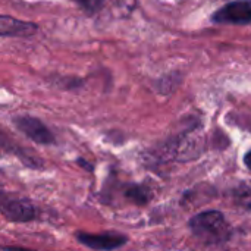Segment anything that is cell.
Returning <instances> with one entry per match:
<instances>
[{"instance_id": "6da1fadb", "label": "cell", "mask_w": 251, "mask_h": 251, "mask_svg": "<svg viewBox=\"0 0 251 251\" xmlns=\"http://www.w3.org/2000/svg\"><path fill=\"white\" fill-rule=\"evenodd\" d=\"M193 234L206 244H221L231 237L229 225L221 212L209 210L199 213L190 221Z\"/></svg>"}, {"instance_id": "7a4b0ae2", "label": "cell", "mask_w": 251, "mask_h": 251, "mask_svg": "<svg viewBox=\"0 0 251 251\" xmlns=\"http://www.w3.org/2000/svg\"><path fill=\"white\" fill-rule=\"evenodd\" d=\"M0 213L13 224H28L38 219V209L24 197L0 191Z\"/></svg>"}, {"instance_id": "3957f363", "label": "cell", "mask_w": 251, "mask_h": 251, "mask_svg": "<svg viewBox=\"0 0 251 251\" xmlns=\"http://www.w3.org/2000/svg\"><path fill=\"white\" fill-rule=\"evenodd\" d=\"M78 243L96 251H113L126 244L128 238L119 232H78Z\"/></svg>"}, {"instance_id": "277c9868", "label": "cell", "mask_w": 251, "mask_h": 251, "mask_svg": "<svg viewBox=\"0 0 251 251\" xmlns=\"http://www.w3.org/2000/svg\"><path fill=\"white\" fill-rule=\"evenodd\" d=\"M212 21L216 24H234L246 25L251 22V1L237 0L225 4L216 13H213Z\"/></svg>"}, {"instance_id": "5b68a950", "label": "cell", "mask_w": 251, "mask_h": 251, "mask_svg": "<svg viewBox=\"0 0 251 251\" xmlns=\"http://www.w3.org/2000/svg\"><path fill=\"white\" fill-rule=\"evenodd\" d=\"M16 128L25 135L28 137L31 141L41 144V146H50L54 143V135L53 132L47 128V125H44L40 119L34 118V116H18L13 119Z\"/></svg>"}, {"instance_id": "8992f818", "label": "cell", "mask_w": 251, "mask_h": 251, "mask_svg": "<svg viewBox=\"0 0 251 251\" xmlns=\"http://www.w3.org/2000/svg\"><path fill=\"white\" fill-rule=\"evenodd\" d=\"M37 31V25L0 15V37H29Z\"/></svg>"}, {"instance_id": "52a82bcc", "label": "cell", "mask_w": 251, "mask_h": 251, "mask_svg": "<svg viewBox=\"0 0 251 251\" xmlns=\"http://www.w3.org/2000/svg\"><path fill=\"white\" fill-rule=\"evenodd\" d=\"M0 150L6 151V153H10L13 156H16L18 159H21L26 166L29 168H37L38 166V162L35 157H32L31 154H28L25 150H22L13 140H10L7 137V134L4 131L0 129Z\"/></svg>"}, {"instance_id": "ba28073f", "label": "cell", "mask_w": 251, "mask_h": 251, "mask_svg": "<svg viewBox=\"0 0 251 251\" xmlns=\"http://www.w3.org/2000/svg\"><path fill=\"white\" fill-rule=\"evenodd\" d=\"M125 197L129 201L141 206V204H146L151 199V194H150V190L144 185H129L125 190Z\"/></svg>"}, {"instance_id": "9c48e42d", "label": "cell", "mask_w": 251, "mask_h": 251, "mask_svg": "<svg viewBox=\"0 0 251 251\" xmlns=\"http://www.w3.org/2000/svg\"><path fill=\"white\" fill-rule=\"evenodd\" d=\"M75 3H78L82 9H85L87 12H97L101 9L104 0H74Z\"/></svg>"}, {"instance_id": "30bf717a", "label": "cell", "mask_w": 251, "mask_h": 251, "mask_svg": "<svg viewBox=\"0 0 251 251\" xmlns=\"http://www.w3.org/2000/svg\"><path fill=\"white\" fill-rule=\"evenodd\" d=\"M238 196V201H240V206H244V207H249L251 209V190H241L237 193Z\"/></svg>"}, {"instance_id": "8fae6325", "label": "cell", "mask_w": 251, "mask_h": 251, "mask_svg": "<svg viewBox=\"0 0 251 251\" xmlns=\"http://www.w3.org/2000/svg\"><path fill=\"white\" fill-rule=\"evenodd\" d=\"M78 165H79L81 168H84L85 171H90V172H91V171L94 169V168H93V165L87 163V162H85L84 159H78Z\"/></svg>"}, {"instance_id": "7c38bea8", "label": "cell", "mask_w": 251, "mask_h": 251, "mask_svg": "<svg viewBox=\"0 0 251 251\" xmlns=\"http://www.w3.org/2000/svg\"><path fill=\"white\" fill-rule=\"evenodd\" d=\"M244 163H246V166L251 171V150L244 156Z\"/></svg>"}, {"instance_id": "4fadbf2b", "label": "cell", "mask_w": 251, "mask_h": 251, "mask_svg": "<svg viewBox=\"0 0 251 251\" xmlns=\"http://www.w3.org/2000/svg\"><path fill=\"white\" fill-rule=\"evenodd\" d=\"M4 250L6 251H32V250H26V249H16V247H6Z\"/></svg>"}]
</instances>
